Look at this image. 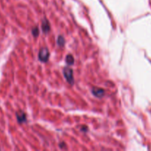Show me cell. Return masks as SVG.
I'll use <instances>...</instances> for the list:
<instances>
[{
    "label": "cell",
    "mask_w": 151,
    "mask_h": 151,
    "mask_svg": "<svg viewBox=\"0 0 151 151\" xmlns=\"http://www.w3.org/2000/svg\"><path fill=\"white\" fill-rule=\"evenodd\" d=\"M50 57V52L48 51V49L46 47H42L38 52V59L43 63H46Z\"/></svg>",
    "instance_id": "6da1fadb"
},
{
    "label": "cell",
    "mask_w": 151,
    "mask_h": 151,
    "mask_svg": "<svg viewBox=\"0 0 151 151\" xmlns=\"http://www.w3.org/2000/svg\"><path fill=\"white\" fill-rule=\"evenodd\" d=\"M64 76H65V79L67 80L68 83L70 84H73L74 83V78H73V70L70 68L65 67L63 70Z\"/></svg>",
    "instance_id": "7a4b0ae2"
},
{
    "label": "cell",
    "mask_w": 151,
    "mask_h": 151,
    "mask_svg": "<svg viewBox=\"0 0 151 151\" xmlns=\"http://www.w3.org/2000/svg\"><path fill=\"white\" fill-rule=\"evenodd\" d=\"M92 93L94 96L97 97H102L105 95V90L102 89L101 88H96V87H93L92 88Z\"/></svg>",
    "instance_id": "3957f363"
},
{
    "label": "cell",
    "mask_w": 151,
    "mask_h": 151,
    "mask_svg": "<svg viewBox=\"0 0 151 151\" xmlns=\"http://www.w3.org/2000/svg\"><path fill=\"white\" fill-rule=\"evenodd\" d=\"M16 119L19 123H23L27 121V116L25 112L23 111H18L16 113Z\"/></svg>",
    "instance_id": "277c9868"
},
{
    "label": "cell",
    "mask_w": 151,
    "mask_h": 151,
    "mask_svg": "<svg viewBox=\"0 0 151 151\" xmlns=\"http://www.w3.org/2000/svg\"><path fill=\"white\" fill-rule=\"evenodd\" d=\"M41 29L44 33H47L50 30V23L47 19H44L41 22Z\"/></svg>",
    "instance_id": "5b68a950"
},
{
    "label": "cell",
    "mask_w": 151,
    "mask_h": 151,
    "mask_svg": "<svg viewBox=\"0 0 151 151\" xmlns=\"http://www.w3.org/2000/svg\"><path fill=\"white\" fill-rule=\"evenodd\" d=\"M65 60H66V63L68 65H73L74 63V58L73 57L72 55H68Z\"/></svg>",
    "instance_id": "8992f818"
},
{
    "label": "cell",
    "mask_w": 151,
    "mask_h": 151,
    "mask_svg": "<svg viewBox=\"0 0 151 151\" xmlns=\"http://www.w3.org/2000/svg\"><path fill=\"white\" fill-rule=\"evenodd\" d=\"M57 44H59L60 47H63L65 44V40L62 35H59L57 38Z\"/></svg>",
    "instance_id": "52a82bcc"
},
{
    "label": "cell",
    "mask_w": 151,
    "mask_h": 151,
    "mask_svg": "<svg viewBox=\"0 0 151 151\" xmlns=\"http://www.w3.org/2000/svg\"><path fill=\"white\" fill-rule=\"evenodd\" d=\"M38 33H39V29H38V27H33L32 29V34L34 37H37L38 35Z\"/></svg>",
    "instance_id": "ba28073f"
},
{
    "label": "cell",
    "mask_w": 151,
    "mask_h": 151,
    "mask_svg": "<svg viewBox=\"0 0 151 151\" xmlns=\"http://www.w3.org/2000/svg\"><path fill=\"white\" fill-rule=\"evenodd\" d=\"M59 147H60L61 148H64V147H65V143L61 142L60 144H59Z\"/></svg>",
    "instance_id": "9c48e42d"
}]
</instances>
